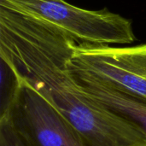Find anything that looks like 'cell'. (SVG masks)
I'll list each match as a JSON object with an SVG mask.
<instances>
[{
  "mask_svg": "<svg viewBox=\"0 0 146 146\" xmlns=\"http://www.w3.org/2000/svg\"><path fill=\"white\" fill-rule=\"evenodd\" d=\"M73 38L0 7V59L44 97L86 146H146V133L88 98L68 68Z\"/></svg>",
  "mask_w": 146,
  "mask_h": 146,
  "instance_id": "cell-1",
  "label": "cell"
},
{
  "mask_svg": "<svg viewBox=\"0 0 146 146\" xmlns=\"http://www.w3.org/2000/svg\"><path fill=\"white\" fill-rule=\"evenodd\" d=\"M0 7L52 27L78 44H128L136 39L132 21L106 8L86 9L66 0H0Z\"/></svg>",
  "mask_w": 146,
  "mask_h": 146,
  "instance_id": "cell-2",
  "label": "cell"
},
{
  "mask_svg": "<svg viewBox=\"0 0 146 146\" xmlns=\"http://www.w3.org/2000/svg\"><path fill=\"white\" fill-rule=\"evenodd\" d=\"M68 68L146 102V44L115 47L77 43Z\"/></svg>",
  "mask_w": 146,
  "mask_h": 146,
  "instance_id": "cell-3",
  "label": "cell"
},
{
  "mask_svg": "<svg viewBox=\"0 0 146 146\" xmlns=\"http://www.w3.org/2000/svg\"><path fill=\"white\" fill-rule=\"evenodd\" d=\"M15 74L17 86L8 105L0 111V119L6 120L28 146H86L77 131L56 108Z\"/></svg>",
  "mask_w": 146,
  "mask_h": 146,
  "instance_id": "cell-4",
  "label": "cell"
},
{
  "mask_svg": "<svg viewBox=\"0 0 146 146\" xmlns=\"http://www.w3.org/2000/svg\"><path fill=\"white\" fill-rule=\"evenodd\" d=\"M69 73L88 98L146 133L145 101L89 77Z\"/></svg>",
  "mask_w": 146,
  "mask_h": 146,
  "instance_id": "cell-5",
  "label": "cell"
},
{
  "mask_svg": "<svg viewBox=\"0 0 146 146\" xmlns=\"http://www.w3.org/2000/svg\"><path fill=\"white\" fill-rule=\"evenodd\" d=\"M0 146H28V145L6 120L0 119Z\"/></svg>",
  "mask_w": 146,
  "mask_h": 146,
  "instance_id": "cell-6",
  "label": "cell"
}]
</instances>
